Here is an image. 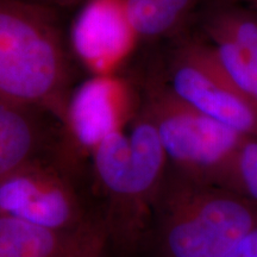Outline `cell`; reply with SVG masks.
<instances>
[{"instance_id": "30bf717a", "label": "cell", "mask_w": 257, "mask_h": 257, "mask_svg": "<svg viewBox=\"0 0 257 257\" xmlns=\"http://www.w3.org/2000/svg\"><path fill=\"white\" fill-rule=\"evenodd\" d=\"M101 230L61 232L0 214V257H69Z\"/></svg>"}, {"instance_id": "5b68a950", "label": "cell", "mask_w": 257, "mask_h": 257, "mask_svg": "<svg viewBox=\"0 0 257 257\" xmlns=\"http://www.w3.org/2000/svg\"><path fill=\"white\" fill-rule=\"evenodd\" d=\"M131 169L123 198L106 220L107 240L125 251L146 242L153 205L169 170V161L157 127L148 112L135 119L130 136Z\"/></svg>"}, {"instance_id": "277c9868", "label": "cell", "mask_w": 257, "mask_h": 257, "mask_svg": "<svg viewBox=\"0 0 257 257\" xmlns=\"http://www.w3.org/2000/svg\"><path fill=\"white\" fill-rule=\"evenodd\" d=\"M82 191L78 173L57 156L34 161L0 178V214L61 232L105 226Z\"/></svg>"}, {"instance_id": "ac0fdd59", "label": "cell", "mask_w": 257, "mask_h": 257, "mask_svg": "<svg viewBox=\"0 0 257 257\" xmlns=\"http://www.w3.org/2000/svg\"><path fill=\"white\" fill-rule=\"evenodd\" d=\"M29 2H34V0H29ZM35 2H40V0H35ZM61 2V0H60Z\"/></svg>"}, {"instance_id": "9c48e42d", "label": "cell", "mask_w": 257, "mask_h": 257, "mask_svg": "<svg viewBox=\"0 0 257 257\" xmlns=\"http://www.w3.org/2000/svg\"><path fill=\"white\" fill-rule=\"evenodd\" d=\"M41 113L44 112L0 98V178L50 157Z\"/></svg>"}, {"instance_id": "7a4b0ae2", "label": "cell", "mask_w": 257, "mask_h": 257, "mask_svg": "<svg viewBox=\"0 0 257 257\" xmlns=\"http://www.w3.org/2000/svg\"><path fill=\"white\" fill-rule=\"evenodd\" d=\"M68 82L53 15L29 0H0V98L63 121Z\"/></svg>"}, {"instance_id": "5bb4252c", "label": "cell", "mask_w": 257, "mask_h": 257, "mask_svg": "<svg viewBox=\"0 0 257 257\" xmlns=\"http://www.w3.org/2000/svg\"><path fill=\"white\" fill-rule=\"evenodd\" d=\"M218 25L224 29L242 51L253 87L257 106V22L251 18H225Z\"/></svg>"}, {"instance_id": "8992f818", "label": "cell", "mask_w": 257, "mask_h": 257, "mask_svg": "<svg viewBox=\"0 0 257 257\" xmlns=\"http://www.w3.org/2000/svg\"><path fill=\"white\" fill-rule=\"evenodd\" d=\"M170 92L202 114L257 138V107L226 79L210 49L186 51L173 72Z\"/></svg>"}, {"instance_id": "4fadbf2b", "label": "cell", "mask_w": 257, "mask_h": 257, "mask_svg": "<svg viewBox=\"0 0 257 257\" xmlns=\"http://www.w3.org/2000/svg\"><path fill=\"white\" fill-rule=\"evenodd\" d=\"M227 188L257 205V138L248 137L239 148L231 169Z\"/></svg>"}, {"instance_id": "e0dca14e", "label": "cell", "mask_w": 257, "mask_h": 257, "mask_svg": "<svg viewBox=\"0 0 257 257\" xmlns=\"http://www.w3.org/2000/svg\"><path fill=\"white\" fill-rule=\"evenodd\" d=\"M62 3H75L78 2V0H61Z\"/></svg>"}, {"instance_id": "3957f363", "label": "cell", "mask_w": 257, "mask_h": 257, "mask_svg": "<svg viewBox=\"0 0 257 257\" xmlns=\"http://www.w3.org/2000/svg\"><path fill=\"white\" fill-rule=\"evenodd\" d=\"M144 110L156 125L170 169L227 188L234 159L248 137L194 110L170 91L153 93Z\"/></svg>"}, {"instance_id": "52a82bcc", "label": "cell", "mask_w": 257, "mask_h": 257, "mask_svg": "<svg viewBox=\"0 0 257 257\" xmlns=\"http://www.w3.org/2000/svg\"><path fill=\"white\" fill-rule=\"evenodd\" d=\"M128 111V100L120 82L98 76L80 87L70 96L63 124L69 133V147L60 154V160L79 174L75 150L79 156L92 149L105 136L120 130Z\"/></svg>"}, {"instance_id": "8fae6325", "label": "cell", "mask_w": 257, "mask_h": 257, "mask_svg": "<svg viewBox=\"0 0 257 257\" xmlns=\"http://www.w3.org/2000/svg\"><path fill=\"white\" fill-rule=\"evenodd\" d=\"M92 170L99 194L105 200L104 223L117 210L131 169L130 140L123 131L105 136L91 152Z\"/></svg>"}, {"instance_id": "7c38bea8", "label": "cell", "mask_w": 257, "mask_h": 257, "mask_svg": "<svg viewBox=\"0 0 257 257\" xmlns=\"http://www.w3.org/2000/svg\"><path fill=\"white\" fill-rule=\"evenodd\" d=\"M136 36L156 38L181 23L194 0H121Z\"/></svg>"}, {"instance_id": "ba28073f", "label": "cell", "mask_w": 257, "mask_h": 257, "mask_svg": "<svg viewBox=\"0 0 257 257\" xmlns=\"http://www.w3.org/2000/svg\"><path fill=\"white\" fill-rule=\"evenodd\" d=\"M136 37L121 0H91L73 29V43L96 72H108L126 55Z\"/></svg>"}, {"instance_id": "6da1fadb", "label": "cell", "mask_w": 257, "mask_h": 257, "mask_svg": "<svg viewBox=\"0 0 257 257\" xmlns=\"http://www.w3.org/2000/svg\"><path fill=\"white\" fill-rule=\"evenodd\" d=\"M257 226V205L232 189L168 170L144 244L153 257H224Z\"/></svg>"}, {"instance_id": "2e32d148", "label": "cell", "mask_w": 257, "mask_h": 257, "mask_svg": "<svg viewBox=\"0 0 257 257\" xmlns=\"http://www.w3.org/2000/svg\"><path fill=\"white\" fill-rule=\"evenodd\" d=\"M224 257H257V226L244 236Z\"/></svg>"}, {"instance_id": "9a60e30c", "label": "cell", "mask_w": 257, "mask_h": 257, "mask_svg": "<svg viewBox=\"0 0 257 257\" xmlns=\"http://www.w3.org/2000/svg\"><path fill=\"white\" fill-rule=\"evenodd\" d=\"M107 237L104 231L95 233L69 257H102Z\"/></svg>"}]
</instances>
